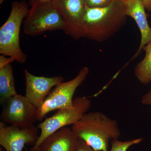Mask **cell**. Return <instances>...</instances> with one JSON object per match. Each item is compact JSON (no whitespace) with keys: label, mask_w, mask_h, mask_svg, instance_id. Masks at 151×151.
I'll use <instances>...</instances> for the list:
<instances>
[{"label":"cell","mask_w":151,"mask_h":151,"mask_svg":"<svg viewBox=\"0 0 151 151\" xmlns=\"http://www.w3.org/2000/svg\"><path fill=\"white\" fill-rule=\"evenodd\" d=\"M127 17L123 0L104 7H86L83 37L97 42L108 40L122 29Z\"/></svg>","instance_id":"cell-1"},{"label":"cell","mask_w":151,"mask_h":151,"mask_svg":"<svg viewBox=\"0 0 151 151\" xmlns=\"http://www.w3.org/2000/svg\"><path fill=\"white\" fill-rule=\"evenodd\" d=\"M71 129L79 139L99 151H108L109 142L121 135L118 123L100 112L86 113Z\"/></svg>","instance_id":"cell-2"},{"label":"cell","mask_w":151,"mask_h":151,"mask_svg":"<svg viewBox=\"0 0 151 151\" xmlns=\"http://www.w3.org/2000/svg\"><path fill=\"white\" fill-rule=\"evenodd\" d=\"M29 10L24 0L14 1L7 19L0 28V54L10 57L21 64L26 62L27 57L20 45V32Z\"/></svg>","instance_id":"cell-3"},{"label":"cell","mask_w":151,"mask_h":151,"mask_svg":"<svg viewBox=\"0 0 151 151\" xmlns=\"http://www.w3.org/2000/svg\"><path fill=\"white\" fill-rule=\"evenodd\" d=\"M89 71L88 68L83 67L75 78L55 86L42 105L37 109L38 121L42 122L47 113L51 111L72 108L74 93L87 78Z\"/></svg>","instance_id":"cell-4"},{"label":"cell","mask_w":151,"mask_h":151,"mask_svg":"<svg viewBox=\"0 0 151 151\" xmlns=\"http://www.w3.org/2000/svg\"><path fill=\"white\" fill-rule=\"evenodd\" d=\"M91 106V101L88 98L79 97L73 99L72 108L57 110L54 115L46 118L38 126V129H40V134L34 147L39 148L47 137L57 130L76 124L87 113Z\"/></svg>","instance_id":"cell-5"},{"label":"cell","mask_w":151,"mask_h":151,"mask_svg":"<svg viewBox=\"0 0 151 151\" xmlns=\"http://www.w3.org/2000/svg\"><path fill=\"white\" fill-rule=\"evenodd\" d=\"M64 29L63 19L52 3L31 7L24 22V33L32 36Z\"/></svg>","instance_id":"cell-6"},{"label":"cell","mask_w":151,"mask_h":151,"mask_svg":"<svg viewBox=\"0 0 151 151\" xmlns=\"http://www.w3.org/2000/svg\"><path fill=\"white\" fill-rule=\"evenodd\" d=\"M5 104L1 116V122L4 124L22 128L37 122V108L25 96L17 94Z\"/></svg>","instance_id":"cell-7"},{"label":"cell","mask_w":151,"mask_h":151,"mask_svg":"<svg viewBox=\"0 0 151 151\" xmlns=\"http://www.w3.org/2000/svg\"><path fill=\"white\" fill-rule=\"evenodd\" d=\"M52 4L63 19L65 33L75 40L83 37L85 0H55Z\"/></svg>","instance_id":"cell-8"},{"label":"cell","mask_w":151,"mask_h":151,"mask_svg":"<svg viewBox=\"0 0 151 151\" xmlns=\"http://www.w3.org/2000/svg\"><path fill=\"white\" fill-rule=\"evenodd\" d=\"M34 125L19 127L0 122V145L6 151H22L25 145L35 146L39 135Z\"/></svg>","instance_id":"cell-9"},{"label":"cell","mask_w":151,"mask_h":151,"mask_svg":"<svg viewBox=\"0 0 151 151\" xmlns=\"http://www.w3.org/2000/svg\"><path fill=\"white\" fill-rule=\"evenodd\" d=\"M26 97L36 108H39L51 91L52 88L63 82L62 76H38L33 75L27 69L24 70Z\"/></svg>","instance_id":"cell-10"},{"label":"cell","mask_w":151,"mask_h":151,"mask_svg":"<svg viewBox=\"0 0 151 151\" xmlns=\"http://www.w3.org/2000/svg\"><path fill=\"white\" fill-rule=\"evenodd\" d=\"M125 12L127 17L134 20L140 32V44L137 51L131 60L137 57L144 47L151 43V27L149 24L146 9L142 0H129L124 1Z\"/></svg>","instance_id":"cell-11"},{"label":"cell","mask_w":151,"mask_h":151,"mask_svg":"<svg viewBox=\"0 0 151 151\" xmlns=\"http://www.w3.org/2000/svg\"><path fill=\"white\" fill-rule=\"evenodd\" d=\"M79 139L71 128H61L49 136L40 144L41 151H78Z\"/></svg>","instance_id":"cell-12"},{"label":"cell","mask_w":151,"mask_h":151,"mask_svg":"<svg viewBox=\"0 0 151 151\" xmlns=\"http://www.w3.org/2000/svg\"><path fill=\"white\" fill-rule=\"evenodd\" d=\"M12 64L0 68V103L4 105L12 97L17 94Z\"/></svg>","instance_id":"cell-13"},{"label":"cell","mask_w":151,"mask_h":151,"mask_svg":"<svg viewBox=\"0 0 151 151\" xmlns=\"http://www.w3.org/2000/svg\"><path fill=\"white\" fill-rule=\"evenodd\" d=\"M143 50L145 55L135 66L134 75L141 84L147 85L151 84V43L144 47Z\"/></svg>","instance_id":"cell-14"},{"label":"cell","mask_w":151,"mask_h":151,"mask_svg":"<svg viewBox=\"0 0 151 151\" xmlns=\"http://www.w3.org/2000/svg\"><path fill=\"white\" fill-rule=\"evenodd\" d=\"M143 138H139L126 141L114 139L111 141V149L110 151H127L130 147L142 142Z\"/></svg>","instance_id":"cell-15"},{"label":"cell","mask_w":151,"mask_h":151,"mask_svg":"<svg viewBox=\"0 0 151 151\" xmlns=\"http://www.w3.org/2000/svg\"><path fill=\"white\" fill-rule=\"evenodd\" d=\"M121 0H85L86 7L89 8H101L107 6Z\"/></svg>","instance_id":"cell-16"},{"label":"cell","mask_w":151,"mask_h":151,"mask_svg":"<svg viewBox=\"0 0 151 151\" xmlns=\"http://www.w3.org/2000/svg\"><path fill=\"white\" fill-rule=\"evenodd\" d=\"M14 61V60L10 57L2 55L0 56V68L3 67L8 64H11Z\"/></svg>","instance_id":"cell-17"},{"label":"cell","mask_w":151,"mask_h":151,"mask_svg":"<svg viewBox=\"0 0 151 151\" xmlns=\"http://www.w3.org/2000/svg\"><path fill=\"white\" fill-rule=\"evenodd\" d=\"M78 151H99L95 150L88 145L84 141L79 139Z\"/></svg>","instance_id":"cell-18"},{"label":"cell","mask_w":151,"mask_h":151,"mask_svg":"<svg viewBox=\"0 0 151 151\" xmlns=\"http://www.w3.org/2000/svg\"><path fill=\"white\" fill-rule=\"evenodd\" d=\"M141 101L143 105L151 106V89L143 95Z\"/></svg>","instance_id":"cell-19"},{"label":"cell","mask_w":151,"mask_h":151,"mask_svg":"<svg viewBox=\"0 0 151 151\" xmlns=\"http://www.w3.org/2000/svg\"><path fill=\"white\" fill-rule=\"evenodd\" d=\"M55 0H29V4L31 7L42 4L52 3Z\"/></svg>","instance_id":"cell-20"},{"label":"cell","mask_w":151,"mask_h":151,"mask_svg":"<svg viewBox=\"0 0 151 151\" xmlns=\"http://www.w3.org/2000/svg\"><path fill=\"white\" fill-rule=\"evenodd\" d=\"M145 8L151 12V0H142Z\"/></svg>","instance_id":"cell-21"},{"label":"cell","mask_w":151,"mask_h":151,"mask_svg":"<svg viewBox=\"0 0 151 151\" xmlns=\"http://www.w3.org/2000/svg\"><path fill=\"white\" fill-rule=\"evenodd\" d=\"M29 151H41L39 148H36L32 147V148L29 150Z\"/></svg>","instance_id":"cell-22"},{"label":"cell","mask_w":151,"mask_h":151,"mask_svg":"<svg viewBox=\"0 0 151 151\" xmlns=\"http://www.w3.org/2000/svg\"><path fill=\"white\" fill-rule=\"evenodd\" d=\"M5 1V0H0V4H2Z\"/></svg>","instance_id":"cell-23"},{"label":"cell","mask_w":151,"mask_h":151,"mask_svg":"<svg viewBox=\"0 0 151 151\" xmlns=\"http://www.w3.org/2000/svg\"><path fill=\"white\" fill-rule=\"evenodd\" d=\"M0 151H3L2 148H0Z\"/></svg>","instance_id":"cell-24"},{"label":"cell","mask_w":151,"mask_h":151,"mask_svg":"<svg viewBox=\"0 0 151 151\" xmlns=\"http://www.w3.org/2000/svg\"><path fill=\"white\" fill-rule=\"evenodd\" d=\"M124 1H129V0H123Z\"/></svg>","instance_id":"cell-25"}]
</instances>
